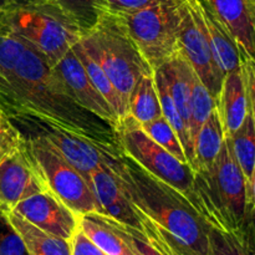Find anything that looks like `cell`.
Listing matches in <instances>:
<instances>
[{
    "label": "cell",
    "instance_id": "6da1fadb",
    "mask_svg": "<svg viewBox=\"0 0 255 255\" xmlns=\"http://www.w3.org/2000/svg\"><path fill=\"white\" fill-rule=\"evenodd\" d=\"M0 110L9 120H45L106 148H121L115 127L80 106L45 57L1 24Z\"/></svg>",
    "mask_w": 255,
    "mask_h": 255
},
{
    "label": "cell",
    "instance_id": "7a4b0ae2",
    "mask_svg": "<svg viewBox=\"0 0 255 255\" xmlns=\"http://www.w3.org/2000/svg\"><path fill=\"white\" fill-rule=\"evenodd\" d=\"M109 166L133 204L147 243L159 255H211L209 228L191 202L120 149Z\"/></svg>",
    "mask_w": 255,
    "mask_h": 255
},
{
    "label": "cell",
    "instance_id": "3957f363",
    "mask_svg": "<svg viewBox=\"0 0 255 255\" xmlns=\"http://www.w3.org/2000/svg\"><path fill=\"white\" fill-rule=\"evenodd\" d=\"M189 202L211 228H243L249 212L247 179L234 157L229 138H224L213 167L194 172Z\"/></svg>",
    "mask_w": 255,
    "mask_h": 255
},
{
    "label": "cell",
    "instance_id": "277c9868",
    "mask_svg": "<svg viewBox=\"0 0 255 255\" xmlns=\"http://www.w3.org/2000/svg\"><path fill=\"white\" fill-rule=\"evenodd\" d=\"M0 24L31 45L52 67L82 36L76 22L56 0L30 1L0 9Z\"/></svg>",
    "mask_w": 255,
    "mask_h": 255
},
{
    "label": "cell",
    "instance_id": "5b68a950",
    "mask_svg": "<svg viewBox=\"0 0 255 255\" xmlns=\"http://www.w3.org/2000/svg\"><path fill=\"white\" fill-rule=\"evenodd\" d=\"M86 51L101 65L128 106L132 89L143 75L153 74L129 36L120 15L105 11L92 30L80 39Z\"/></svg>",
    "mask_w": 255,
    "mask_h": 255
},
{
    "label": "cell",
    "instance_id": "8992f818",
    "mask_svg": "<svg viewBox=\"0 0 255 255\" xmlns=\"http://www.w3.org/2000/svg\"><path fill=\"white\" fill-rule=\"evenodd\" d=\"M182 5L183 0H162L122 16L129 36L153 71L179 51Z\"/></svg>",
    "mask_w": 255,
    "mask_h": 255
},
{
    "label": "cell",
    "instance_id": "52a82bcc",
    "mask_svg": "<svg viewBox=\"0 0 255 255\" xmlns=\"http://www.w3.org/2000/svg\"><path fill=\"white\" fill-rule=\"evenodd\" d=\"M24 136L12 122L0 116V208L9 212L22 199L46 191Z\"/></svg>",
    "mask_w": 255,
    "mask_h": 255
},
{
    "label": "cell",
    "instance_id": "ba28073f",
    "mask_svg": "<svg viewBox=\"0 0 255 255\" xmlns=\"http://www.w3.org/2000/svg\"><path fill=\"white\" fill-rule=\"evenodd\" d=\"M121 151L156 178L183 194L189 201L194 171L188 163L177 159L144 132L141 125L127 115L116 126Z\"/></svg>",
    "mask_w": 255,
    "mask_h": 255
},
{
    "label": "cell",
    "instance_id": "9c48e42d",
    "mask_svg": "<svg viewBox=\"0 0 255 255\" xmlns=\"http://www.w3.org/2000/svg\"><path fill=\"white\" fill-rule=\"evenodd\" d=\"M25 141L47 189L79 216L104 214L89 181L49 141L40 137Z\"/></svg>",
    "mask_w": 255,
    "mask_h": 255
},
{
    "label": "cell",
    "instance_id": "30bf717a",
    "mask_svg": "<svg viewBox=\"0 0 255 255\" xmlns=\"http://www.w3.org/2000/svg\"><path fill=\"white\" fill-rule=\"evenodd\" d=\"M10 121L25 138L40 137L49 141L60 154L89 181V183L91 174L100 167L109 163L111 157L121 149L106 148L45 120L20 116L10 119Z\"/></svg>",
    "mask_w": 255,
    "mask_h": 255
},
{
    "label": "cell",
    "instance_id": "8fae6325",
    "mask_svg": "<svg viewBox=\"0 0 255 255\" xmlns=\"http://www.w3.org/2000/svg\"><path fill=\"white\" fill-rule=\"evenodd\" d=\"M179 50L216 100L224 74L217 64L201 20L188 0H183L182 5Z\"/></svg>",
    "mask_w": 255,
    "mask_h": 255
},
{
    "label": "cell",
    "instance_id": "7c38bea8",
    "mask_svg": "<svg viewBox=\"0 0 255 255\" xmlns=\"http://www.w3.org/2000/svg\"><path fill=\"white\" fill-rule=\"evenodd\" d=\"M11 212L41 231L71 242L80 228V216L57 198L50 189L20 201Z\"/></svg>",
    "mask_w": 255,
    "mask_h": 255
},
{
    "label": "cell",
    "instance_id": "4fadbf2b",
    "mask_svg": "<svg viewBox=\"0 0 255 255\" xmlns=\"http://www.w3.org/2000/svg\"><path fill=\"white\" fill-rule=\"evenodd\" d=\"M57 76L61 79L62 84L66 87L70 96L81 107L94 114L99 119L109 122L116 129L119 119L115 114L111 105L104 99L101 94L90 80L86 70L82 66L81 61L74 49H70L67 54L54 67Z\"/></svg>",
    "mask_w": 255,
    "mask_h": 255
},
{
    "label": "cell",
    "instance_id": "5bb4252c",
    "mask_svg": "<svg viewBox=\"0 0 255 255\" xmlns=\"http://www.w3.org/2000/svg\"><path fill=\"white\" fill-rule=\"evenodd\" d=\"M90 186L101 206L102 216L110 217L114 221L137 229L142 233V226L133 204L127 197L119 176L109 163L100 167L91 174Z\"/></svg>",
    "mask_w": 255,
    "mask_h": 255
},
{
    "label": "cell",
    "instance_id": "9a60e30c",
    "mask_svg": "<svg viewBox=\"0 0 255 255\" xmlns=\"http://www.w3.org/2000/svg\"><path fill=\"white\" fill-rule=\"evenodd\" d=\"M227 27L241 50L255 59V2L253 0H201Z\"/></svg>",
    "mask_w": 255,
    "mask_h": 255
},
{
    "label": "cell",
    "instance_id": "2e32d148",
    "mask_svg": "<svg viewBox=\"0 0 255 255\" xmlns=\"http://www.w3.org/2000/svg\"><path fill=\"white\" fill-rule=\"evenodd\" d=\"M216 111L226 137L232 136L246 120L249 105L242 67L224 76L216 99Z\"/></svg>",
    "mask_w": 255,
    "mask_h": 255
},
{
    "label": "cell",
    "instance_id": "e0dca14e",
    "mask_svg": "<svg viewBox=\"0 0 255 255\" xmlns=\"http://www.w3.org/2000/svg\"><path fill=\"white\" fill-rule=\"evenodd\" d=\"M198 15L219 69L226 76L241 67V47L227 27L201 0H188Z\"/></svg>",
    "mask_w": 255,
    "mask_h": 255
},
{
    "label": "cell",
    "instance_id": "ac0fdd59",
    "mask_svg": "<svg viewBox=\"0 0 255 255\" xmlns=\"http://www.w3.org/2000/svg\"><path fill=\"white\" fill-rule=\"evenodd\" d=\"M80 229L107 255H134L114 219L97 213L80 216Z\"/></svg>",
    "mask_w": 255,
    "mask_h": 255
},
{
    "label": "cell",
    "instance_id": "d6986e66",
    "mask_svg": "<svg viewBox=\"0 0 255 255\" xmlns=\"http://www.w3.org/2000/svg\"><path fill=\"white\" fill-rule=\"evenodd\" d=\"M12 226L24 242L27 255H71V242L35 227L14 212H7Z\"/></svg>",
    "mask_w": 255,
    "mask_h": 255
},
{
    "label": "cell",
    "instance_id": "ffe728a7",
    "mask_svg": "<svg viewBox=\"0 0 255 255\" xmlns=\"http://www.w3.org/2000/svg\"><path fill=\"white\" fill-rule=\"evenodd\" d=\"M226 136L216 109L197 134L191 167L194 172H206L213 167Z\"/></svg>",
    "mask_w": 255,
    "mask_h": 255
},
{
    "label": "cell",
    "instance_id": "44dd1931",
    "mask_svg": "<svg viewBox=\"0 0 255 255\" xmlns=\"http://www.w3.org/2000/svg\"><path fill=\"white\" fill-rule=\"evenodd\" d=\"M128 115L139 125L148 124L162 116L161 101L153 74L138 79L128 97Z\"/></svg>",
    "mask_w": 255,
    "mask_h": 255
},
{
    "label": "cell",
    "instance_id": "7402d4cb",
    "mask_svg": "<svg viewBox=\"0 0 255 255\" xmlns=\"http://www.w3.org/2000/svg\"><path fill=\"white\" fill-rule=\"evenodd\" d=\"M72 49H74L75 54L77 55L79 60L81 61L82 66L86 70L87 75H89L90 80L94 84V86L104 96V99L111 105V107L114 109L115 114L117 115V119H119L120 122L122 119H125L128 115V106H127V104L124 101V99L119 94L116 87L114 86L111 80L109 79L106 72L104 71L101 65L86 51V49H85L84 45L81 44L80 40L72 46Z\"/></svg>",
    "mask_w": 255,
    "mask_h": 255
},
{
    "label": "cell",
    "instance_id": "603a6c76",
    "mask_svg": "<svg viewBox=\"0 0 255 255\" xmlns=\"http://www.w3.org/2000/svg\"><path fill=\"white\" fill-rule=\"evenodd\" d=\"M153 75H154V81H156L157 91H158L159 101H161L162 116L169 122L172 128L176 131L177 136H178L179 141H181L182 146H183L187 161H188L189 166H191L192 159H193V148H192L191 139H189V132L186 126V122L183 121L178 109H177L176 102H174L173 97H172L168 84H167V80L166 77H164L162 70L161 69L154 70Z\"/></svg>",
    "mask_w": 255,
    "mask_h": 255
},
{
    "label": "cell",
    "instance_id": "cb8c5ba5",
    "mask_svg": "<svg viewBox=\"0 0 255 255\" xmlns=\"http://www.w3.org/2000/svg\"><path fill=\"white\" fill-rule=\"evenodd\" d=\"M227 138H229L234 157L247 179L249 197V184L255 167V121L251 111L242 126Z\"/></svg>",
    "mask_w": 255,
    "mask_h": 255
},
{
    "label": "cell",
    "instance_id": "d4e9b609",
    "mask_svg": "<svg viewBox=\"0 0 255 255\" xmlns=\"http://www.w3.org/2000/svg\"><path fill=\"white\" fill-rule=\"evenodd\" d=\"M216 109V100L212 96L211 92L202 82L198 75L194 72L193 82H192V95L191 102H189V122L188 132L189 139H191L192 148L194 149V142H196L197 134L199 129L208 120L213 110ZM192 164V163H191Z\"/></svg>",
    "mask_w": 255,
    "mask_h": 255
},
{
    "label": "cell",
    "instance_id": "484cf974",
    "mask_svg": "<svg viewBox=\"0 0 255 255\" xmlns=\"http://www.w3.org/2000/svg\"><path fill=\"white\" fill-rule=\"evenodd\" d=\"M211 255H255V243L244 228L221 231L209 228Z\"/></svg>",
    "mask_w": 255,
    "mask_h": 255
},
{
    "label": "cell",
    "instance_id": "4316f807",
    "mask_svg": "<svg viewBox=\"0 0 255 255\" xmlns=\"http://www.w3.org/2000/svg\"><path fill=\"white\" fill-rule=\"evenodd\" d=\"M56 2L76 22L82 35L94 29L106 11V0H56Z\"/></svg>",
    "mask_w": 255,
    "mask_h": 255
},
{
    "label": "cell",
    "instance_id": "83f0119b",
    "mask_svg": "<svg viewBox=\"0 0 255 255\" xmlns=\"http://www.w3.org/2000/svg\"><path fill=\"white\" fill-rule=\"evenodd\" d=\"M141 126L144 129V132L153 141H156L159 146H162L169 153L173 154L177 159L184 162V163H188L183 146H182L176 131L172 128L169 122L163 116L158 117V119L153 120V121L148 122V124L141 125Z\"/></svg>",
    "mask_w": 255,
    "mask_h": 255
},
{
    "label": "cell",
    "instance_id": "f1b7e54d",
    "mask_svg": "<svg viewBox=\"0 0 255 255\" xmlns=\"http://www.w3.org/2000/svg\"><path fill=\"white\" fill-rule=\"evenodd\" d=\"M0 255H27L21 237L2 208H0Z\"/></svg>",
    "mask_w": 255,
    "mask_h": 255
},
{
    "label": "cell",
    "instance_id": "f546056e",
    "mask_svg": "<svg viewBox=\"0 0 255 255\" xmlns=\"http://www.w3.org/2000/svg\"><path fill=\"white\" fill-rule=\"evenodd\" d=\"M241 67L246 81L249 111L255 121V59L243 50H241Z\"/></svg>",
    "mask_w": 255,
    "mask_h": 255
},
{
    "label": "cell",
    "instance_id": "4dcf8cb0",
    "mask_svg": "<svg viewBox=\"0 0 255 255\" xmlns=\"http://www.w3.org/2000/svg\"><path fill=\"white\" fill-rule=\"evenodd\" d=\"M115 223L121 229V232L124 233L126 241L128 242L129 247L132 248V252H133L134 255H159L147 243L146 238H144V236L141 232L131 228L128 226H124V224L119 223L116 221H115Z\"/></svg>",
    "mask_w": 255,
    "mask_h": 255
},
{
    "label": "cell",
    "instance_id": "1f68e13d",
    "mask_svg": "<svg viewBox=\"0 0 255 255\" xmlns=\"http://www.w3.org/2000/svg\"><path fill=\"white\" fill-rule=\"evenodd\" d=\"M158 1L162 0H106V11L125 16L151 6Z\"/></svg>",
    "mask_w": 255,
    "mask_h": 255
},
{
    "label": "cell",
    "instance_id": "d6a6232c",
    "mask_svg": "<svg viewBox=\"0 0 255 255\" xmlns=\"http://www.w3.org/2000/svg\"><path fill=\"white\" fill-rule=\"evenodd\" d=\"M71 255H107L81 229L71 239Z\"/></svg>",
    "mask_w": 255,
    "mask_h": 255
},
{
    "label": "cell",
    "instance_id": "836d02e7",
    "mask_svg": "<svg viewBox=\"0 0 255 255\" xmlns=\"http://www.w3.org/2000/svg\"><path fill=\"white\" fill-rule=\"evenodd\" d=\"M251 213H255V167L253 171V176H252L251 184H249V212L248 216Z\"/></svg>",
    "mask_w": 255,
    "mask_h": 255
},
{
    "label": "cell",
    "instance_id": "e575fe53",
    "mask_svg": "<svg viewBox=\"0 0 255 255\" xmlns=\"http://www.w3.org/2000/svg\"><path fill=\"white\" fill-rule=\"evenodd\" d=\"M244 231L249 234L252 241L255 243V213H251L247 217L246 224H244Z\"/></svg>",
    "mask_w": 255,
    "mask_h": 255
},
{
    "label": "cell",
    "instance_id": "d590c367",
    "mask_svg": "<svg viewBox=\"0 0 255 255\" xmlns=\"http://www.w3.org/2000/svg\"><path fill=\"white\" fill-rule=\"evenodd\" d=\"M25 2H30V0H0V9L12 6V5L25 4Z\"/></svg>",
    "mask_w": 255,
    "mask_h": 255
},
{
    "label": "cell",
    "instance_id": "8d00e7d4",
    "mask_svg": "<svg viewBox=\"0 0 255 255\" xmlns=\"http://www.w3.org/2000/svg\"><path fill=\"white\" fill-rule=\"evenodd\" d=\"M30 1H46V0H30Z\"/></svg>",
    "mask_w": 255,
    "mask_h": 255
},
{
    "label": "cell",
    "instance_id": "74e56055",
    "mask_svg": "<svg viewBox=\"0 0 255 255\" xmlns=\"http://www.w3.org/2000/svg\"><path fill=\"white\" fill-rule=\"evenodd\" d=\"M1 114H2V111H1V110H0V116H1Z\"/></svg>",
    "mask_w": 255,
    "mask_h": 255
},
{
    "label": "cell",
    "instance_id": "f35d334b",
    "mask_svg": "<svg viewBox=\"0 0 255 255\" xmlns=\"http://www.w3.org/2000/svg\"><path fill=\"white\" fill-rule=\"evenodd\" d=\"M253 1H254V2H255V0H253Z\"/></svg>",
    "mask_w": 255,
    "mask_h": 255
}]
</instances>
